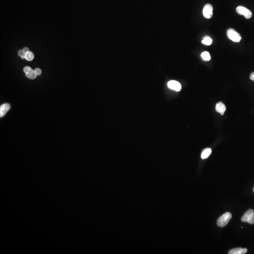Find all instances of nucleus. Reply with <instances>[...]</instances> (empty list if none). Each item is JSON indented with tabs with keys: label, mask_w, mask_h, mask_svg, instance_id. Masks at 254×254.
Segmentation results:
<instances>
[{
	"label": "nucleus",
	"mask_w": 254,
	"mask_h": 254,
	"mask_svg": "<svg viewBox=\"0 0 254 254\" xmlns=\"http://www.w3.org/2000/svg\"><path fill=\"white\" fill-rule=\"evenodd\" d=\"M232 217V216L230 212L224 213L217 220V225L221 227H225L228 224L230 220L231 219Z\"/></svg>",
	"instance_id": "obj_1"
},
{
	"label": "nucleus",
	"mask_w": 254,
	"mask_h": 254,
	"mask_svg": "<svg viewBox=\"0 0 254 254\" xmlns=\"http://www.w3.org/2000/svg\"><path fill=\"white\" fill-rule=\"evenodd\" d=\"M227 35L229 39L235 43H239L242 39V37L239 33L232 28H230L227 31Z\"/></svg>",
	"instance_id": "obj_2"
},
{
	"label": "nucleus",
	"mask_w": 254,
	"mask_h": 254,
	"mask_svg": "<svg viewBox=\"0 0 254 254\" xmlns=\"http://www.w3.org/2000/svg\"><path fill=\"white\" fill-rule=\"evenodd\" d=\"M242 222H247L250 224H254V211L250 209L246 212L241 219Z\"/></svg>",
	"instance_id": "obj_3"
},
{
	"label": "nucleus",
	"mask_w": 254,
	"mask_h": 254,
	"mask_svg": "<svg viewBox=\"0 0 254 254\" xmlns=\"http://www.w3.org/2000/svg\"><path fill=\"white\" fill-rule=\"evenodd\" d=\"M236 12L240 15H243L247 19H250L252 16V13L250 10L243 6H238L236 8Z\"/></svg>",
	"instance_id": "obj_4"
},
{
	"label": "nucleus",
	"mask_w": 254,
	"mask_h": 254,
	"mask_svg": "<svg viewBox=\"0 0 254 254\" xmlns=\"http://www.w3.org/2000/svg\"><path fill=\"white\" fill-rule=\"evenodd\" d=\"M213 6L210 4L205 5L203 9V15L206 19H211L213 16Z\"/></svg>",
	"instance_id": "obj_5"
},
{
	"label": "nucleus",
	"mask_w": 254,
	"mask_h": 254,
	"mask_svg": "<svg viewBox=\"0 0 254 254\" xmlns=\"http://www.w3.org/2000/svg\"><path fill=\"white\" fill-rule=\"evenodd\" d=\"M168 86L169 89L177 91H179L181 89L180 83L176 81H170L168 82Z\"/></svg>",
	"instance_id": "obj_6"
},
{
	"label": "nucleus",
	"mask_w": 254,
	"mask_h": 254,
	"mask_svg": "<svg viewBox=\"0 0 254 254\" xmlns=\"http://www.w3.org/2000/svg\"><path fill=\"white\" fill-rule=\"evenodd\" d=\"M10 106L9 103H4L0 106V117H4L10 109Z\"/></svg>",
	"instance_id": "obj_7"
},
{
	"label": "nucleus",
	"mask_w": 254,
	"mask_h": 254,
	"mask_svg": "<svg viewBox=\"0 0 254 254\" xmlns=\"http://www.w3.org/2000/svg\"><path fill=\"white\" fill-rule=\"evenodd\" d=\"M216 110L218 113H220L221 115H224V112L226 111V106L222 102H219L216 103Z\"/></svg>",
	"instance_id": "obj_8"
},
{
	"label": "nucleus",
	"mask_w": 254,
	"mask_h": 254,
	"mask_svg": "<svg viewBox=\"0 0 254 254\" xmlns=\"http://www.w3.org/2000/svg\"><path fill=\"white\" fill-rule=\"evenodd\" d=\"M247 248H236L229 251V254H244L247 252Z\"/></svg>",
	"instance_id": "obj_9"
},
{
	"label": "nucleus",
	"mask_w": 254,
	"mask_h": 254,
	"mask_svg": "<svg viewBox=\"0 0 254 254\" xmlns=\"http://www.w3.org/2000/svg\"><path fill=\"white\" fill-rule=\"evenodd\" d=\"M212 150L211 148H208L205 149L203 151L201 154V157L203 159H206L208 158L209 155L211 153Z\"/></svg>",
	"instance_id": "obj_10"
},
{
	"label": "nucleus",
	"mask_w": 254,
	"mask_h": 254,
	"mask_svg": "<svg viewBox=\"0 0 254 254\" xmlns=\"http://www.w3.org/2000/svg\"><path fill=\"white\" fill-rule=\"evenodd\" d=\"M25 75L28 78L30 79H35L37 76V75H36L35 71L33 70L32 69H31V70L28 72L27 73L25 74Z\"/></svg>",
	"instance_id": "obj_11"
},
{
	"label": "nucleus",
	"mask_w": 254,
	"mask_h": 254,
	"mask_svg": "<svg viewBox=\"0 0 254 254\" xmlns=\"http://www.w3.org/2000/svg\"><path fill=\"white\" fill-rule=\"evenodd\" d=\"M201 56L203 60L204 61H208L211 60V56L209 52L207 51H204L201 53Z\"/></svg>",
	"instance_id": "obj_12"
},
{
	"label": "nucleus",
	"mask_w": 254,
	"mask_h": 254,
	"mask_svg": "<svg viewBox=\"0 0 254 254\" xmlns=\"http://www.w3.org/2000/svg\"><path fill=\"white\" fill-rule=\"evenodd\" d=\"M202 43L205 45H210L212 43V40L211 37H209L208 36H206L202 41Z\"/></svg>",
	"instance_id": "obj_13"
},
{
	"label": "nucleus",
	"mask_w": 254,
	"mask_h": 254,
	"mask_svg": "<svg viewBox=\"0 0 254 254\" xmlns=\"http://www.w3.org/2000/svg\"><path fill=\"white\" fill-rule=\"evenodd\" d=\"M34 58V55L32 52L29 51L25 54V59L28 61H32Z\"/></svg>",
	"instance_id": "obj_14"
},
{
	"label": "nucleus",
	"mask_w": 254,
	"mask_h": 254,
	"mask_svg": "<svg viewBox=\"0 0 254 254\" xmlns=\"http://www.w3.org/2000/svg\"><path fill=\"white\" fill-rule=\"evenodd\" d=\"M34 71H35V72L36 75H41V71L39 68H36Z\"/></svg>",
	"instance_id": "obj_15"
},
{
	"label": "nucleus",
	"mask_w": 254,
	"mask_h": 254,
	"mask_svg": "<svg viewBox=\"0 0 254 254\" xmlns=\"http://www.w3.org/2000/svg\"><path fill=\"white\" fill-rule=\"evenodd\" d=\"M18 54H19V55L20 56H21V57L25 55V54L23 50H20L19 52H18Z\"/></svg>",
	"instance_id": "obj_16"
},
{
	"label": "nucleus",
	"mask_w": 254,
	"mask_h": 254,
	"mask_svg": "<svg viewBox=\"0 0 254 254\" xmlns=\"http://www.w3.org/2000/svg\"><path fill=\"white\" fill-rule=\"evenodd\" d=\"M31 69H32L30 68V67H26L24 68V72L26 74L28 72H29V71L31 70Z\"/></svg>",
	"instance_id": "obj_17"
},
{
	"label": "nucleus",
	"mask_w": 254,
	"mask_h": 254,
	"mask_svg": "<svg viewBox=\"0 0 254 254\" xmlns=\"http://www.w3.org/2000/svg\"><path fill=\"white\" fill-rule=\"evenodd\" d=\"M250 79L251 80L254 82V72L251 74L250 75Z\"/></svg>",
	"instance_id": "obj_18"
},
{
	"label": "nucleus",
	"mask_w": 254,
	"mask_h": 254,
	"mask_svg": "<svg viewBox=\"0 0 254 254\" xmlns=\"http://www.w3.org/2000/svg\"><path fill=\"white\" fill-rule=\"evenodd\" d=\"M23 51L24 52L25 54V53H27L28 52H29V49L27 48H25L23 49Z\"/></svg>",
	"instance_id": "obj_19"
},
{
	"label": "nucleus",
	"mask_w": 254,
	"mask_h": 254,
	"mask_svg": "<svg viewBox=\"0 0 254 254\" xmlns=\"http://www.w3.org/2000/svg\"><path fill=\"white\" fill-rule=\"evenodd\" d=\"M21 58H22V59H25V55L24 56H21Z\"/></svg>",
	"instance_id": "obj_20"
},
{
	"label": "nucleus",
	"mask_w": 254,
	"mask_h": 254,
	"mask_svg": "<svg viewBox=\"0 0 254 254\" xmlns=\"http://www.w3.org/2000/svg\"><path fill=\"white\" fill-rule=\"evenodd\" d=\"M253 191H254V189H253Z\"/></svg>",
	"instance_id": "obj_21"
}]
</instances>
